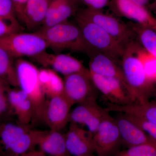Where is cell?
<instances>
[{"label":"cell","instance_id":"obj_1","mask_svg":"<svg viewBox=\"0 0 156 156\" xmlns=\"http://www.w3.org/2000/svg\"><path fill=\"white\" fill-rule=\"evenodd\" d=\"M139 44L132 41L126 46L121 58L122 68L130 95L135 102L149 101L156 90L148 79L142 62L136 54Z\"/></svg>","mask_w":156,"mask_h":156},{"label":"cell","instance_id":"obj_2","mask_svg":"<svg viewBox=\"0 0 156 156\" xmlns=\"http://www.w3.org/2000/svg\"><path fill=\"white\" fill-rule=\"evenodd\" d=\"M32 126L0 121V151L2 155L25 156L35 150L45 131Z\"/></svg>","mask_w":156,"mask_h":156},{"label":"cell","instance_id":"obj_3","mask_svg":"<svg viewBox=\"0 0 156 156\" xmlns=\"http://www.w3.org/2000/svg\"><path fill=\"white\" fill-rule=\"evenodd\" d=\"M35 32L44 40L48 48L58 52L70 50L89 53L80 29L77 24L68 20L48 27H41Z\"/></svg>","mask_w":156,"mask_h":156},{"label":"cell","instance_id":"obj_4","mask_svg":"<svg viewBox=\"0 0 156 156\" xmlns=\"http://www.w3.org/2000/svg\"><path fill=\"white\" fill-rule=\"evenodd\" d=\"M15 66L19 87L26 93L32 104L34 126L42 121L47 100L39 80L40 69L31 62L22 58H17Z\"/></svg>","mask_w":156,"mask_h":156},{"label":"cell","instance_id":"obj_5","mask_svg":"<svg viewBox=\"0 0 156 156\" xmlns=\"http://www.w3.org/2000/svg\"><path fill=\"white\" fill-rule=\"evenodd\" d=\"M76 20L80 29L89 52L106 54L118 61L122 58L125 48L111 35L94 23L76 16Z\"/></svg>","mask_w":156,"mask_h":156},{"label":"cell","instance_id":"obj_6","mask_svg":"<svg viewBox=\"0 0 156 156\" xmlns=\"http://www.w3.org/2000/svg\"><path fill=\"white\" fill-rule=\"evenodd\" d=\"M0 46L13 58L32 57L46 51L48 48L44 40L36 33H23L19 32L0 38Z\"/></svg>","mask_w":156,"mask_h":156},{"label":"cell","instance_id":"obj_7","mask_svg":"<svg viewBox=\"0 0 156 156\" xmlns=\"http://www.w3.org/2000/svg\"><path fill=\"white\" fill-rule=\"evenodd\" d=\"M77 16L97 24L125 48L133 41L135 36L128 24L121 22L111 15L103 13L101 10L87 8L80 11Z\"/></svg>","mask_w":156,"mask_h":156},{"label":"cell","instance_id":"obj_8","mask_svg":"<svg viewBox=\"0 0 156 156\" xmlns=\"http://www.w3.org/2000/svg\"><path fill=\"white\" fill-rule=\"evenodd\" d=\"M92 139L95 153L98 156H115L122 145L119 128L110 115L101 123Z\"/></svg>","mask_w":156,"mask_h":156},{"label":"cell","instance_id":"obj_9","mask_svg":"<svg viewBox=\"0 0 156 156\" xmlns=\"http://www.w3.org/2000/svg\"><path fill=\"white\" fill-rule=\"evenodd\" d=\"M63 81V95L73 105L97 99V89L92 82L89 70L87 72L64 76Z\"/></svg>","mask_w":156,"mask_h":156},{"label":"cell","instance_id":"obj_10","mask_svg":"<svg viewBox=\"0 0 156 156\" xmlns=\"http://www.w3.org/2000/svg\"><path fill=\"white\" fill-rule=\"evenodd\" d=\"M109 112L98 105L96 99H91L78 104L70 112L69 122L84 125L93 135Z\"/></svg>","mask_w":156,"mask_h":156},{"label":"cell","instance_id":"obj_11","mask_svg":"<svg viewBox=\"0 0 156 156\" xmlns=\"http://www.w3.org/2000/svg\"><path fill=\"white\" fill-rule=\"evenodd\" d=\"M72 106L63 95L48 98L44 108L42 122L50 130L60 131L69 122L70 110Z\"/></svg>","mask_w":156,"mask_h":156},{"label":"cell","instance_id":"obj_12","mask_svg":"<svg viewBox=\"0 0 156 156\" xmlns=\"http://www.w3.org/2000/svg\"><path fill=\"white\" fill-rule=\"evenodd\" d=\"M31 58L44 67L51 68L64 76L89 71L82 61L69 54H52L45 51Z\"/></svg>","mask_w":156,"mask_h":156},{"label":"cell","instance_id":"obj_13","mask_svg":"<svg viewBox=\"0 0 156 156\" xmlns=\"http://www.w3.org/2000/svg\"><path fill=\"white\" fill-rule=\"evenodd\" d=\"M90 74L95 88L109 103L123 105L135 102L123 84L118 79L99 75L90 72Z\"/></svg>","mask_w":156,"mask_h":156},{"label":"cell","instance_id":"obj_14","mask_svg":"<svg viewBox=\"0 0 156 156\" xmlns=\"http://www.w3.org/2000/svg\"><path fill=\"white\" fill-rule=\"evenodd\" d=\"M93 135L79 126L70 122L69 128L65 134L66 148L70 155L92 156L95 153Z\"/></svg>","mask_w":156,"mask_h":156},{"label":"cell","instance_id":"obj_15","mask_svg":"<svg viewBox=\"0 0 156 156\" xmlns=\"http://www.w3.org/2000/svg\"><path fill=\"white\" fill-rule=\"evenodd\" d=\"M109 5L118 15L156 31V18L146 7L138 5L131 0H112Z\"/></svg>","mask_w":156,"mask_h":156},{"label":"cell","instance_id":"obj_16","mask_svg":"<svg viewBox=\"0 0 156 156\" xmlns=\"http://www.w3.org/2000/svg\"><path fill=\"white\" fill-rule=\"evenodd\" d=\"M88 56L90 57L89 69L90 72L118 79L130 94L122 69L118 65V61L110 56L99 52H92Z\"/></svg>","mask_w":156,"mask_h":156},{"label":"cell","instance_id":"obj_17","mask_svg":"<svg viewBox=\"0 0 156 156\" xmlns=\"http://www.w3.org/2000/svg\"><path fill=\"white\" fill-rule=\"evenodd\" d=\"M114 119L119 131L122 144L128 148L145 143L151 139L142 128L124 114L119 113Z\"/></svg>","mask_w":156,"mask_h":156},{"label":"cell","instance_id":"obj_18","mask_svg":"<svg viewBox=\"0 0 156 156\" xmlns=\"http://www.w3.org/2000/svg\"><path fill=\"white\" fill-rule=\"evenodd\" d=\"M8 90L9 103L13 115L17 118V122L26 126H33V109L31 101L24 91L21 89Z\"/></svg>","mask_w":156,"mask_h":156},{"label":"cell","instance_id":"obj_19","mask_svg":"<svg viewBox=\"0 0 156 156\" xmlns=\"http://www.w3.org/2000/svg\"><path fill=\"white\" fill-rule=\"evenodd\" d=\"M77 0H51L41 27H48L68 20L77 9Z\"/></svg>","mask_w":156,"mask_h":156},{"label":"cell","instance_id":"obj_20","mask_svg":"<svg viewBox=\"0 0 156 156\" xmlns=\"http://www.w3.org/2000/svg\"><path fill=\"white\" fill-rule=\"evenodd\" d=\"M51 0H28L21 21L31 30L42 26Z\"/></svg>","mask_w":156,"mask_h":156},{"label":"cell","instance_id":"obj_21","mask_svg":"<svg viewBox=\"0 0 156 156\" xmlns=\"http://www.w3.org/2000/svg\"><path fill=\"white\" fill-rule=\"evenodd\" d=\"M106 109L109 112H116L139 117L156 125V102L149 101L144 103L134 102L120 105L108 103Z\"/></svg>","mask_w":156,"mask_h":156},{"label":"cell","instance_id":"obj_22","mask_svg":"<svg viewBox=\"0 0 156 156\" xmlns=\"http://www.w3.org/2000/svg\"><path fill=\"white\" fill-rule=\"evenodd\" d=\"M37 146L44 154L54 156L70 155L66 148L65 135L60 131H45L39 140Z\"/></svg>","mask_w":156,"mask_h":156},{"label":"cell","instance_id":"obj_23","mask_svg":"<svg viewBox=\"0 0 156 156\" xmlns=\"http://www.w3.org/2000/svg\"><path fill=\"white\" fill-rule=\"evenodd\" d=\"M39 80L47 98L63 95L64 81L55 71L48 68L40 69Z\"/></svg>","mask_w":156,"mask_h":156},{"label":"cell","instance_id":"obj_24","mask_svg":"<svg viewBox=\"0 0 156 156\" xmlns=\"http://www.w3.org/2000/svg\"><path fill=\"white\" fill-rule=\"evenodd\" d=\"M14 58L0 46V78L11 87H19Z\"/></svg>","mask_w":156,"mask_h":156},{"label":"cell","instance_id":"obj_25","mask_svg":"<svg viewBox=\"0 0 156 156\" xmlns=\"http://www.w3.org/2000/svg\"><path fill=\"white\" fill-rule=\"evenodd\" d=\"M144 49L156 57V31L136 23H128Z\"/></svg>","mask_w":156,"mask_h":156},{"label":"cell","instance_id":"obj_26","mask_svg":"<svg viewBox=\"0 0 156 156\" xmlns=\"http://www.w3.org/2000/svg\"><path fill=\"white\" fill-rule=\"evenodd\" d=\"M136 54L142 62L148 79L153 83H156V57L146 51L139 45Z\"/></svg>","mask_w":156,"mask_h":156},{"label":"cell","instance_id":"obj_27","mask_svg":"<svg viewBox=\"0 0 156 156\" xmlns=\"http://www.w3.org/2000/svg\"><path fill=\"white\" fill-rule=\"evenodd\" d=\"M115 156H156V141L151 138L145 143L120 151Z\"/></svg>","mask_w":156,"mask_h":156},{"label":"cell","instance_id":"obj_28","mask_svg":"<svg viewBox=\"0 0 156 156\" xmlns=\"http://www.w3.org/2000/svg\"><path fill=\"white\" fill-rule=\"evenodd\" d=\"M11 87L0 78V121L7 119L13 115L8 97V90Z\"/></svg>","mask_w":156,"mask_h":156},{"label":"cell","instance_id":"obj_29","mask_svg":"<svg viewBox=\"0 0 156 156\" xmlns=\"http://www.w3.org/2000/svg\"><path fill=\"white\" fill-rule=\"evenodd\" d=\"M0 18L13 24L20 25L12 0H0Z\"/></svg>","mask_w":156,"mask_h":156},{"label":"cell","instance_id":"obj_30","mask_svg":"<svg viewBox=\"0 0 156 156\" xmlns=\"http://www.w3.org/2000/svg\"><path fill=\"white\" fill-rule=\"evenodd\" d=\"M123 114L127 118L142 128L151 138L156 141V125L139 117L127 114Z\"/></svg>","mask_w":156,"mask_h":156},{"label":"cell","instance_id":"obj_31","mask_svg":"<svg viewBox=\"0 0 156 156\" xmlns=\"http://www.w3.org/2000/svg\"><path fill=\"white\" fill-rule=\"evenodd\" d=\"M20 30V25L13 24L0 18V38Z\"/></svg>","mask_w":156,"mask_h":156},{"label":"cell","instance_id":"obj_32","mask_svg":"<svg viewBox=\"0 0 156 156\" xmlns=\"http://www.w3.org/2000/svg\"><path fill=\"white\" fill-rule=\"evenodd\" d=\"M87 8L101 10L109 5L110 0H82Z\"/></svg>","mask_w":156,"mask_h":156},{"label":"cell","instance_id":"obj_33","mask_svg":"<svg viewBox=\"0 0 156 156\" xmlns=\"http://www.w3.org/2000/svg\"><path fill=\"white\" fill-rule=\"evenodd\" d=\"M14 4L17 19L20 21L22 19L23 11L27 2L28 0H12Z\"/></svg>","mask_w":156,"mask_h":156},{"label":"cell","instance_id":"obj_34","mask_svg":"<svg viewBox=\"0 0 156 156\" xmlns=\"http://www.w3.org/2000/svg\"><path fill=\"white\" fill-rule=\"evenodd\" d=\"M133 2L141 7H146L149 4L150 0H131Z\"/></svg>","mask_w":156,"mask_h":156},{"label":"cell","instance_id":"obj_35","mask_svg":"<svg viewBox=\"0 0 156 156\" xmlns=\"http://www.w3.org/2000/svg\"><path fill=\"white\" fill-rule=\"evenodd\" d=\"M149 8L151 11H154L156 13V0H154L153 2L149 4L147 6Z\"/></svg>","mask_w":156,"mask_h":156},{"label":"cell","instance_id":"obj_36","mask_svg":"<svg viewBox=\"0 0 156 156\" xmlns=\"http://www.w3.org/2000/svg\"><path fill=\"white\" fill-rule=\"evenodd\" d=\"M2 155V153H1V152L0 151V156Z\"/></svg>","mask_w":156,"mask_h":156},{"label":"cell","instance_id":"obj_37","mask_svg":"<svg viewBox=\"0 0 156 156\" xmlns=\"http://www.w3.org/2000/svg\"><path fill=\"white\" fill-rule=\"evenodd\" d=\"M155 94L156 95V90L155 91Z\"/></svg>","mask_w":156,"mask_h":156}]
</instances>
